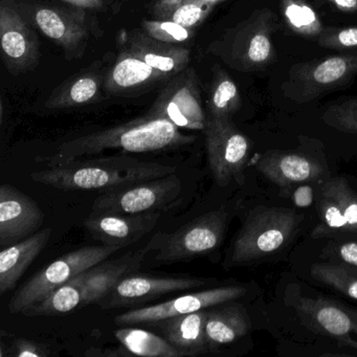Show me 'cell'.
Segmentation results:
<instances>
[{
    "label": "cell",
    "mask_w": 357,
    "mask_h": 357,
    "mask_svg": "<svg viewBox=\"0 0 357 357\" xmlns=\"http://www.w3.org/2000/svg\"><path fill=\"white\" fill-rule=\"evenodd\" d=\"M214 5L213 0H185L167 20L195 30L208 18Z\"/></svg>",
    "instance_id": "obj_29"
},
{
    "label": "cell",
    "mask_w": 357,
    "mask_h": 357,
    "mask_svg": "<svg viewBox=\"0 0 357 357\" xmlns=\"http://www.w3.org/2000/svg\"><path fill=\"white\" fill-rule=\"evenodd\" d=\"M185 0H158L152 8V14L156 20H168L169 16Z\"/></svg>",
    "instance_id": "obj_35"
},
{
    "label": "cell",
    "mask_w": 357,
    "mask_h": 357,
    "mask_svg": "<svg viewBox=\"0 0 357 357\" xmlns=\"http://www.w3.org/2000/svg\"><path fill=\"white\" fill-rule=\"evenodd\" d=\"M106 72L89 68L75 75L62 83L45 101V108L51 110L70 109L96 103L101 98Z\"/></svg>",
    "instance_id": "obj_21"
},
{
    "label": "cell",
    "mask_w": 357,
    "mask_h": 357,
    "mask_svg": "<svg viewBox=\"0 0 357 357\" xmlns=\"http://www.w3.org/2000/svg\"><path fill=\"white\" fill-rule=\"evenodd\" d=\"M123 248L118 245L84 246L63 255L31 278L16 290L9 303L10 312L24 314L43 302L52 292L68 283L83 271L107 260Z\"/></svg>",
    "instance_id": "obj_4"
},
{
    "label": "cell",
    "mask_w": 357,
    "mask_h": 357,
    "mask_svg": "<svg viewBox=\"0 0 357 357\" xmlns=\"http://www.w3.org/2000/svg\"><path fill=\"white\" fill-rule=\"evenodd\" d=\"M296 225V213L287 208H264L250 215L236 238L231 260L250 262L277 252L291 237Z\"/></svg>",
    "instance_id": "obj_6"
},
{
    "label": "cell",
    "mask_w": 357,
    "mask_h": 357,
    "mask_svg": "<svg viewBox=\"0 0 357 357\" xmlns=\"http://www.w3.org/2000/svg\"><path fill=\"white\" fill-rule=\"evenodd\" d=\"M183 191L181 181L173 174L107 190L93 204V212L142 214L168 208Z\"/></svg>",
    "instance_id": "obj_8"
},
{
    "label": "cell",
    "mask_w": 357,
    "mask_h": 357,
    "mask_svg": "<svg viewBox=\"0 0 357 357\" xmlns=\"http://www.w3.org/2000/svg\"><path fill=\"white\" fill-rule=\"evenodd\" d=\"M200 278H154L125 275L98 302L102 308H122L171 292L193 289L206 285Z\"/></svg>",
    "instance_id": "obj_14"
},
{
    "label": "cell",
    "mask_w": 357,
    "mask_h": 357,
    "mask_svg": "<svg viewBox=\"0 0 357 357\" xmlns=\"http://www.w3.org/2000/svg\"><path fill=\"white\" fill-rule=\"evenodd\" d=\"M311 275L317 281L334 288L357 301V277L346 267L335 264L317 263L311 267Z\"/></svg>",
    "instance_id": "obj_26"
},
{
    "label": "cell",
    "mask_w": 357,
    "mask_h": 357,
    "mask_svg": "<svg viewBox=\"0 0 357 357\" xmlns=\"http://www.w3.org/2000/svg\"><path fill=\"white\" fill-rule=\"evenodd\" d=\"M337 9L342 11H355L357 10V0H329Z\"/></svg>",
    "instance_id": "obj_40"
},
{
    "label": "cell",
    "mask_w": 357,
    "mask_h": 357,
    "mask_svg": "<svg viewBox=\"0 0 357 357\" xmlns=\"http://www.w3.org/2000/svg\"><path fill=\"white\" fill-rule=\"evenodd\" d=\"M319 213L324 225L330 229L350 231L348 221L340 208V204L333 196L321 189L319 197Z\"/></svg>",
    "instance_id": "obj_31"
},
{
    "label": "cell",
    "mask_w": 357,
    "mask_h": 357,
    "mask_svg": "<svg viewBox=\"0 0 357 357\" xmlns=\"http://www.w3.org/2000/svg\"><path fill=\"white\" fill-rule=\"evenodd\" d=\"M239 104V91L235 83L223 70H215L208 93V118L231 119Z\"/></svg>",
    "instance_id": "obj_25"
},
{
    "label": "cell",
    "mask_w": 357,
    "mask_h": 357,
    "mask_svg": "<svg viewBox=\"0 0 357 357\" xmlns=\"http://www.w3.org/2000/svg\"><path fill=\"white\" fill-rule=\"evenodd\" d=\"M128 1H130V0H116V1H114V6H112V11H114V13H116V12H118L119 10L122 8V6L125 5L126 3H128Z\"/></svg>",
    "instance_id": "obj_43"
},
{
    "label": "cell",
    "mask_w": 357,
    "mask_h": 357,
    "mask_svg": "<svg viewBox=\"0 0 357 357\" xmlns=\"http://www.w3.org/2000/svg\"><path fill=\"white\" fill-rule=\"evenodd\" d=\"M167 80L141 58L124 49L106 72L104 89L110 95H126Z\"/></svg>",
    "instance_id": "obj_19"
},
{
    "label": "cell",
    "mask_w": 357,
    "mask_h": 357,
    "mask_svg": "<svg viewBox=\"0 0 357 357\" xmlns=\"http://www.w3.org/2000/svg\"><path fill=\"white\" fill-rule=\"evenodd\" d=\"M70 7L84 10H100L104 7L105 0H63Z\"/></svg>",
    "instance_id": "obj_39"
},
{
    "label": "cell",
    "mask_w": 357,
    "mask_h": 357,
    "mask_svg": "<svg viewBox=\"0 0 357 357\" xmlns=\"http://www.w3.org/2000/svg\"><path fill=\"white\" fill-rule=\"evenodd\" d=\"M32 26L15 0L0 1L1 56L12 74H24L38 64L39 41Z\"/></svg>",
    "instance_id": "obj_11"
},
{
    "label": "cell",
    "mask_w": 357,
    "mask_h": 357,
    "mask_svg": "<svg viewBox=\"0 0 357 357\" xmlns=\"http://www.w3.org/2000/svg\"><path fill=\"white\" fill-rule=\"evenodd\" d=\"M160 218V211L142 214L93 212L85 220L84 227L104 245L125 248L151 233Z\"/></svg>",
    "instance_id": "obj_15"
},
{
    "label": "cell",
    "mask_w": 357,
    "mask_h": 357,
    "mask_svg": "<svg viewBox=\"0 0 357 357\" xmlns=\"http://www.w3.org/2000/svg\"><path fill=\"white\" fill-rule=\"evenodd\" d=\"M250 323L241 305L229 304L208 311L206 335L208 346L229 344L242 337L250 330Z\"/></svg>",
    "instance_id": "obj_23"
},
{
    "label": "cell",
    "mask_w": 357,
    "mask_h": 357,
    "mask_svg": "<svg viewBox=\"0 0 357 357\" xmlns=\"http://www.w3.org/2000/svg\"><path fill=\"white\" fill-rule=\"evenodd\" d=\"M271 52V43L268 37L262 33H258L250 39L246 55L250 61L254 63H260L268 59Z\"/></svg>",
    "instance_id": "obj_33"
},
{
    "label": "cell",
    "mask_w": 357,
    "mask_h": 357,
    "mask_svg": "<svg viewBox=\"0 0 357 357\" xmlns=\"http://www.w3.org/2000/svg\"><path fill=\"white\" fill-rule=\"evenodd\" d=\"M336 254H337L338 259L344 261L346 264L357 267L356 242H347V243L340 244L336 248Z\"/></svg>",
    "instance_id": "obj_36"
},
{
    "label": "cell",
    "mask_w": 357,
    "mask_h": 357,
    "mask_svg": "<svg viewBox=\"0 0 357 357\" xmlns=\"http://www.w3.org/2000/svg\"><path fill=\"white\" fill-rule=\"evenodd\" d=\"M336 41L342 47H357V28H349L346 29V30L340 31L336 35Z\"/></svg>",
    "instance_id": "obj_38"
},
{
    "label": "cell",
    "mask_w": 357,
    "mask_h": 357,
    "mask_svg": "<svg viewBox=\"0 0 357 357\" xmlns=\"http://www.w3.org/2000/svg\"><path fill=\"white\" fill-rule=\"evenodd\" d=\"M125 49L141 58L166 79H171L188 68L191 52L181 45L160 43L143 30L128 33Z\"/></svg>",
    "instance_id": "obj_16"
},
{
    "label": "cell",
    "mask_w": 357,
    "mask_h": 357,
    "mask_svg": "<svg viewBox=\"0 0 357 357\" xmlns=\"http://www.w3.org/2000/svg\"><path fill=\"white\" fill-rule=\"evenodd\" d=\"M340 342L342 344H346V346L351 347V348L357 350L356 340H352V338L348 337V336H344V337H340Z\"/></svg>",
    "instance_id": "obj_42"
},
{
    "label": "cell",
    "mask_w": 357,
    "mask_h": 357,
    "mask_svg": "<svg viewBox=\"0 0 357 357\" xmlns=\"http://www.w3.org/2000/svg\"><path fill=\"white\" fill-rule=\"evenodd\" d=\"M51 227H45L31 237L3 248L0 252V294L15 287L32 263L43 252L51 238Z\"/></svg>",
    "instance_id": "obj_18"
},
{
    "label": "cell",
    "mask_w": 357,
    "mask_h": 357,
    "mask_svg": "<svg viewBox=\"0 0 357 357\" xmlns=\"http://www.w3.org/2000/svg\"><path fill=\"white\" fill-rule=\"evenodd\" d=\"M206 147L208 167L217 185L225 187L241 174L248 162L250 143L231 119L208 118Z\"/></svg>",
    "instance_id": "obj_10"
},
{
    "label": "cell",
    "mask_w": 357,
    "mask_h": 357,
    "mask_svg": "<svg viewBox=\"0 0 357 357\" xmlns=\"http://www.w3.org/2000/svg\"><path fill=\"white\" fill-rule=\"evenodd\" d=\"M321 190L335 198L348 221L350 231H357V195L346 179L342 177L330 179L321 187Z\"/></svg>",
    "instance_id": "obj_28"
},
{
    "label": "cell",
    "mask_w": 357,
    "mask_h": 357,
    "mask_svg": "<svg viewBox=\"0 0 357 357\" xmlns=\"http://www.w3.org/2000/svg\"><path fill=\"white\" fill-rule=\"evenodd\" d=\"M227 214L223 211L206 213L173 233H158L148 245L155 260L181 262L208 255L220 245L227 229Z\"/></svg>",
    "instance_id": "obj_5"
},
{
    "label": "cell",
    "mask_w": 357,
    "mask_h": 357,
    "mask_svg": "<svg viewBox=\"0 0 357 357\" xmlns=\"http://www.w3.org/2000/svg\"><path fill=\"white\" fill-rule=\"evenodd\" d=\"M294 204L298 208H308L313 202V190L310 185H301L292 196Z\"/></svg>",
    "instance_id": "obj_37"
},
{
    "label": "cell",
    "mask_w": 357,
    "mask_h": 357,
    "mask_svg": "<svg viewBox=\"0 0 357 357\" xmlns=\"http://www.w3.org/2000/svg\"><path fill=\"white\" fill-rule=\"evenodd\" d=\"M208 311L199 310L158 321L165 338L183 356H195L210 351L206 335Z\"/></svg>",
    "instance_id": "obj_20"
},
{
    "label": "cell",
    "mask_w": 357,
    "mask_h": 357,
    "mask_svg": "<svg viewBox=\"0 0 357 357\" xmlns=\"http://www.w3.org/2000/svg\"><path fill=\"white\" fill-rule=\"evenodd\" d=\"M350 68V62L346 58H330L315 68L312 78L319 84H332L346 76Z\"/></svg>",
    "instance_id": "obj_32"
},
{
    "label": "cell",
    "mask_w": 357,
    "mask_h": 357,
    "mask_svg": "<svg viewBox=\"0 0 357 357\" xmlns=\"http://www.w3.org/2000/svg\"><path fill=\"white\" fill-rule=\"evenodd\" d=\"M288 22L298 32L304 34H315L321 30V24L317 15L308 6L289 1L285 8Z\"/></svg>",
    "instance_id": "obj_30"
},
{
    "label": "cell",
    "mask_w": 357,
    "mask_h": 357,
    "mask_svg": "<svg viewBox=\"0 0 357 357\" xmlns=\"http://www.w3.org/2000/svg\"><path fill=\"white\" fill-rule=\"evenodd\" d=\"M296 309L304 323L334 337L357 334V317L348 309L330 301L298 298Z\"/></svg>",
    "instance_id": "obj_17"
},
{
    "label": "cell",
    "mask_w": 357,
    "mask_h": 357,
    "mask_svg": "<svg viewBox=\"0 0 357 357\" xmlns=\"http://www.w3.org/2000/svg\"><path fill=\"white\" fill-rule=\"evenodd\" d=\"M29 22L63 50L68 60L85 54L91 31L84 9L50 7L36 3H17Z\"/></svg>",
    "instance_id": "obj_7"
},
{
    "label": "cell",
    "mask_w": 357,
    "mask_h": 357,
    "mask_svg": "<svg viewBox=\"0 0 357 357\" xmlns=\"http://www.w3.org/2000/svg\"><path fill=\"white\" fill-rule=\"evenodd\" d=\"M116 340L132 355L144 357H183L166 338L137 328H122L114 331Z\"/></svg>",
    "instance_id": "obj_24"
},
{
    "label": "cell",
    "mask_w": 357,
    "mask_h": 357,
    "mask_svg": "<svg viewBox=\"0 0 357 357\" xmlns=\"http://www.w3.org/2000/svg\"><path fill=\"white\" fill-rule=\"evenodd\" d=\"M142 30L160 43L179 45L190 43L195 36V30L185 28L172 20H151L142 22Z\"/></svg>",
    "instance_id": "obj_27"
},
{
    "label": "cell",
    "mask_w": 357,
    "mask_h": 357,
    "mask_svg": "<svg viewBox=\"0 0 357 357\" xmlns=\"http://www.w3.org/2000/svg\"><path fill=\"white\" fill-rule=\"evenodd\" d=\"M170 121L146 114L142 118L66 142L53 155L43 158L45 166H58L106 150L132 153L162 151L190 145L196 137L183 135Z\"/></svg>",
    "instance_id": "obj_1"
},
{
    "label": "cell",
    "mask_w": 357,
    "mask_h": 357,
    "mask_svg": "<svg viewBox=\"0 0 357 357\" xmlns=\"http://www.w3.org/2000/svg\"><path fill=\"white\" fill-rule=\"evenodd\" d=\"M258 170L280 187L314 181L323 174L319 162L294 153H268L259 162Z\"/></svg>",
    "instance_id": "obj_22"
},
{
    "label": "cell",
    "mask_w": 357,
    "mask_h": 357,
    "mask_svg": "<svg viewBox=\"0 0 357 357\" xmlns=\"http://www.w3.org/2000/svg\"><path fill=\"white\" fill-rule=\"evenodd\" d=\"M147 114L166 119L178 128L204 131L208 116L202 107L195 70L187 68L171 78Z\"/></svg>",
    "instance_id": "obj_9"
},
{
    "label": "cell",
    "mask_w": 357,
    "mask_h": 357,
    "mask_svg": "<svg viewBox=\"0 0 357 357\" xmlns=\"http://www.w3.org/2000/svg\"><path fill=\"white\" fill-rule=\"evenodd\" d=\"M11 354L18 357H41L47 356V352L36 342H31L24 338L15 340L11 347Z\"/></svg>",
    "instance_id": "obj_34"
},
{
    "label": "cell",
    "mask_w": 357,
    "mask_h": 357,
    "mask_svg": "<svg viewBox=\"0 0 357 357\" xmlns=\"http://www.w3.org/2000/svg\"><path fill=\"white\" fill-rule=\"evenodd\" d=\"M344 125L349 130L357 131V114H352L348 119H344Z\"/></svg>",
    "instance_id": "obj_41"
},
{
    "label": "cell",
    "mask_w": 357,
    "mask_h": 357,
    "mask_svg": "<svg viewBox=\"0 0 357 357\" xmlns=\"http://www.w3.org/2000/svg\"><path fill=\"white\" fill-rule=\"evenodd\" d=\"M175 171V167L142 162L130 156H114L47 167L33 172L31 178L63 191H107L167 176Z\"/></svg>",
    "instance_id": "obj_2"
},
{
    "label": "cell",
    "mask_w": 357,
    "mask_h": 357,
    "mask_svg": "<svg viewBox=\"0 0 357 357\" xmlns=\"http://www.w3.org/2000/svg\"><path fill=\"white\" fill-rule=\"evenodd\" d=\"M45 214L30 196L13 185L0 187V245L5 248L40 231Z\"/></svg>",
    "instance_id": "obj_13"
},
{
    "label": "cell",
    "mask_w": 357,
    "mask_h": 357,
    "mask_svg": "<svg viewBox=\"0 0 357 357\" xmlns=\"http://www.w3.org/2000/svg\"><path fill=\"white\" fill-rule=\"evenodd\" d=\"M245 291V288L240 286H227L193 292L153 306L132 309L121 313L114 319V323L120 326L156 324L170 317L188 314L204 310L208 307L219 306L231 302L243 296Z\"/></svg>",
    "instance_id": "obj_12"
},
{
    "label": "cell",
    "mask_w": 357,
    "mask_h": 357,
    "mask_svg": "<svg viewBox=\"0 0 357 357\" xmlns=\"http://www.w3.org/2000/svg\"><path fill=\"white\" fill-rule=\"evenodd\" d=\"M150 248L132 250L109 262L100 263L52 292L43 302L29 309L26 317H53L98 303L122 278L139 268Z\"/></svg>",
    "instance_id": "obj_3"
}]
</instances>
